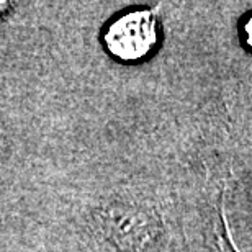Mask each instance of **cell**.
Instances as JSON below:
<instances>
[{
  "label": "cell",
  "mask_w": 252,
  "mask_h": 252,
  "mask_svg": "<svg viewBox=\"0 0 252 252\" xmlns=\"http://www.w3.org/2000/svg\"><path fill=\"white\" fill-rule=\"evenodd\" d=\"M7 7H8V3H7V2H0V13H2Z\"/></svg>",
  "instance_id": "2"
},
{
  "label": "cell",
  "mask_w": 252,
  "mask_h": 252,
  "mask_svg": "<svg viewBox=\"0 0 252 252\" xmlns=\"http://www.w3.org/2000/svg\"><path fill=\"white\" fill-rule=\"evenodd\" d=\"M158 39V22L153 12L139 10L118 18L108 28L105 41L115 56L125 61L144 58Z\"/></svg>",
  "instance_id": "1"
}]
</instances>
